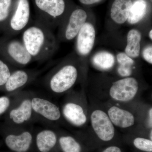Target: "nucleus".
Wrapping results in <instances>:
<instances>
[{
    "mask_svg": "<svg viewBox=\"0 0 152 152\" xmlns=\"http://www.w3.org/2000/svg\"><path fill=\"white\" fill-rule=\"evenodd\" d=\"M21 41L33 61L48 59L58 47L52 29L39 20L30 22L23 31Z\"/></svg>",
    "mask_w": 152,
    "mask_h": 152,
    "instance_id": "f257e3e1",
    "label": "nucleus"
},
{
    "mask_svg": "<svg viewBox=\"0 0 152 152\" xmlns=\"http://www.w3.org/2000/svg\"><path fill=\"white\" fill-rule=\"evenodd\" d=\"M0 58L19 66L27 65L33 61L22 41L8 37L0 39Z\"/></svg>",
    "mask_w": 152,
    "mask_h": 152,
    "instance_id": "f03ea898",
    "label": "nucleus"
},
{
    "mask_svg": "<svg viewBox=\"0 0 152 152\" xmlns=\"http://www.w3.org/2000/svg\"><path fill=\"white\" fill-rule=\"evenodd\" d=\"M30 8L28 0H17L5 30L6 35L10 37L19 34L30 23Z\"/></svg>",
    "mask_w": 152,
    "mask_h": 152,
    "instance_id": "7ed1b4c3",
    "label": "nucleus"
},
{
    "mask_svg": "<svg viewBox=\"0 0 152 152\" xmlns=\"http://www.w3.org/2000/svg\"><path fill=\"white\" fill-rule=\"evenodd\" d=\"M77 77L78 70L75 66L66 64L51 76L49 86L54 92L61 94L70 89L75 83Z\"/></svg>",
    "mask_w": 152,
    "mask_h": 152,
    "instance_id": "20e7f679",
    "label": "nucleus"
},
{
    "mask_svg": "<svg viewBox=\"0 0 152 152\" xmlns=\"http://www.w3.org/2000/svg\"><path fill=\"white\" fill-rule=\"evenodd\" d=\"M35 3L43 15L38 20L51 29L58 24L57 20L65 11L64 0H35Z\"/></svg>",
    "mask_w": 152,
    "mask_h": 152,
    "instance_id": "39448f33",
    "label": "nucleus"
},
{
    "mask_svg": "<svg viewBox=\"0 0 152 152\" xmlns=\"http://www.w3.org/2000/svg\"><path fill=\"white\" fill-rule=\"evenodd\" d=\"M138 89L139 84L137 80L127 77L114 82L109 93L114 100L125 102L132 100Z\"/></svg>",
    "mask_w": 152,
    "mask_h": 152,
    "instance_id": "423d86ee",
    "label": "nucleus"
},
{
    "mask_svg": "<svg viewBox=\"0 0 152 152\" xmlns=\"http://www.w3.org/2000/svg\"><path fill=\"white\" fill-rule=\"evenodd\" d=\"M91 119L93 129L101 140L108 142L113 138L115 128L107 114L101 110H96L92 113Z\"/></svg>",
    "mask_w": 152,
    "mask_h": 152,
    "instance_id": "0eeeda50",
    "label": "nucleus"
},
{
    "mask_svg": "<svg viewBox=\"0 0 152 152\" xmlns=\"http://www.w3.org/2000/svg\"><path fill=\"white\" fill-rule=\"evenodd\" d=\"M87 18L86 11L82 9L75 10L71 13L67 21L64 23L60 37L65 40L73 39L86 23Z\"/></svg>",
    "mask_w": 152,
    "mask_h": 152,
    "instance_id": "6e6552de",
    "label": "nucleus"
},
{
    "mask_svg": "<svg viewBox=\"0 0 152 152\" xmlns=\"http://www.w3.org/2000/svg\"><path fill=\"white\" fill-rule=\"evenodd\" d=\"M76 48L79 55L85 56L92 50L96 38L94 27L89 23H86L77 36Z\"/></svg>",
    "mask_w": 152,
    "mask_h": 152,
    "instance_id": "1a4fd4ad",
    "label": "nucleus"
},
{
    "mask_svg": "<svg viewBox=\"0 0 152 152\" xmlns=\"http://www.w3.org/2000/svg\"><path fill=\"white\" fill-rule=\"evenodd\" d=\"M31 102L32 109L36 113L50 121L59 119L61 112L55 104L47 100L37 97L33 99Z\"/></svg>",
    "mask_w": 152,
    "mask_h": 152,
    "instance_id": "9d476101",
    "label": "nucleus"
},
{
    "mask_svg": "<svg viewBox=\"0 0 152 152\" xmlns=\"http://www.w3.org/2000/svg\"><path fill=\"white\" fill-rule=\"evenodd\" d=\"M32 142V135L28 132H24L18 135L10 134L5 139L7 147L14 152L28 151Z\"/></svg>",
    "mask_w": 152,
    "mask_h": 152,
    "instance_id": "9b49d317",
    "label": "nucleus"
},
{
    "mask_svg": "<svg viewBox=\"0 0 152 152\" xmlns=\"http://www.w3.org/2000/svg\"><path fill=\"white\" fill-rule=\"evenodd\" d=\"M108 115L113 124L118 127L129 128L134 124V117L132 113L116 106L109 109Z\"/></svg>",
    "mask_w": 152,
    "mask_h": 152,
    "instance_id": "f8f14e48",
    "label": "nucleus"
},
{
    "mask_svg": "<svg viewBox=\"0 0 152 152\" xmlns=\"http://www.w3.org/2000/svg\"><path fill=\"white\" fill-rule=\"evenodd\" d=\"M132 4V0H115L111 9L112 20L118 24L125 23L129 18Z\"/></svg>",
    "mask_w": 152,
    "mask_h": 152,
    "instance_id": "ddd939ff",
    "label": "nucleus"
},
{
    "mask_svg": "<svg viewBox=\"0 0 152 152\" xmlns=\"http://www.w3.org/2000/svg\"><path fill=\"white\" fill-rule=\"evenodd\" d=\"M63 114L71 124L77 126H83L86 122V116L81 106L74 103H68L64 106Z\"/></svg>",
    "mask_w": 152,
    "mask_h": 152,
    "instance_id": "4468645a",
    "label": "nucleus"
},
{
    "mask_svg": "<svg viewBox=\"0 0 152 152\" xmlns=\"http://www.w3.org/2000/svg\"><path fill=\"white\" fill-rule=\"evenodd\" d=\"M36 145L40 152H50L56 146V135L50 130H45L38 133L36 137Z\"/></svg>",
    "mask_w": 152,
    "mask_h": 152,
    "instance_id": "2eb2a0df",
    "label": "nucleus"
},
{
    "mask_svg": "<svg viewBox=\"0 0 152 152\" xmlns=\"http://www.w3.org/2000/svg\"><path fill=\"white\" fill-rule=\"evenodd\" d=\"M141 38V34L138 30H131L128 33L125 53L132 58L140 56Z\"/></svg>",
    "mask_w": 152,
    "mask_h": 152,
    "instance_id": "dca6fc26",
    "label": "nucleus"
},
{
    "mask_svg": "<svg viewBox=\"0 0 152 152\" xmlns=\"http://www.w3.org/2000/svg\"><path fill=\"white\" fill-rule=\"evenodd\" d=\"M32 111L31 102L30 100L26 99L22 102L18 107L11 111L10 118L16 124H23L30 119L31 117Z\"/></svg>",
    "mask_w": 152,
    "mask_h": 152,
    "instance_id": "f3484780",
    "label": "nucleus"
},
{
    "mask_svg": "<svg viewBox=\"0 0 152 152\" xmlns=\"http://www.w3.org/2000/svg\"><path fill=\"white\" fill-rule=\"evenodd\" d=\"M30 79V74L26 71L17 70L14 71L5 85L6 89L9 92L15 91L26 84Z\"/></svg>",
    "mask_w": 152,
    "mask_h": 152,
    "instance_id": "a211bd4d",
    "label": "nucleus"
},
{
    "mask_svg": "<svg viewBox=\"0 0 152 152\" xmlns=\"http://www.w3.org/2000/svg\"><path fill=\"white\" fill-rule=\"evenodd\" d=\"M148 4L145 0H136L132 3L127 20L131 24H135L146 14Z\"/></svg>",
    "mask_w": 152,
    "mask_h": 152,
    "instance_id": "6ab92c4d",
    "label": "nucleus"
},
{
    "mask_svg": "<svg viewBox=\"0 0 152 152\" xmlns=\"http://www.w3.org/2000/svg\"><path fill=\"white\" fill-rule=\"evenodd\" d=\"M93 62L97 68L102 70H108L115 64V57L108 52H99L93 57Z\"/></svg>",
    "mask_w": 152,
    "mask_h": 152,
    "instance_id": "aec40b11",
    "label": "nucleus"
},
{
    "mask_svg": "<svg viewBox=\"0 0 152 152\" xmlns=\"http://www.w3.org/2000/svg\"><path fill=\"white\" fill-rule=\"evenodd\" d=\"M117 59L120 65L118 72L120 75L126 77L130 76L132 72V66L134 64L133 59L124 53L118 54Z\"/></svg>",
    "mask_w": 152,
    "mask_h": 152,
    "instance_id": "412c9836",
    "label": "nucleus"
},
{
    "mask_svg": "<svg viewBox=\"0 0 152 152\" xmlns=\"http://www.w3.org/2000/svg\"><path fill=\"white\" fill-rule=\"evenodd\" d=\"M13 0H0V30L4 31L12 10Z\"/></svg>",
    "mask_w": 152,
    "mask_h": 152,
    "instance_id": "4be33fe9",
    "label": "nucleus"
},
{
    "mask_svg": "<svg viewBox=\"0 0 152 152\" xmlns=\"http://www.w3.org/2000/svg\"><path fill=\"white\" fill-rule=\"evenodd\" d=\"M59 142L63 152H81L80 145L71 136H63L60 138Z\"/></svg>",
    "mask_w": 152,
    "mask_h": 152,
    "instance_id": "5701e85b",
    "label": "nucleus"
},
{
    "mask_svg": "<svg viewBox=\"0 0 152 152\" xmlns=\"http://www.w3.org/2000/svg\"><path fill=\"white\" fill-rule=\"evenodd\" d=\"M12 73L7 62L0 58V86H5Z\"/></svg>",
    "mask_w": 152,
    "mask_h": 152,
    "instance_id": "b1692460",
    "label": "nucleus"
},
{
    "mask_svg": "<svg viewBox=\"0 0 152 152\" xmlns=\"http://www.w3.org/2000/svg\"><path fill=\"white\" fill-rule=\"evenodd\" d=\"M134 145L138 149L146 152H152L151 140L142 137H137L133 141Z\"/></svg>",
    "mask_w": 152,
    "mask_h": 152,
    "instance_id": "393cba45",
    "label": "nucleus"
},
{
    "mask_svg": "<svg viewBox=\"0 0 152 152\" xmlns=\"http://www.w3.org/2000/svg\"><path fill=\"white\" fill-rule=\"evenodd\" d=\"M10 104V100L6 96L0 97V115L4 113L8 108Z\"/></svg>",
    "mask_w": 152,
    "mask_h": 152,
    "instance_id": "a878e982",
    "label": "nucleus"
},
{
    "mask_svg": "<svg viewBox=\"0 0 152 152\" xmlns=\"http://www.w3.org/2000/svg\"><path fill=\"white\" fill-rule=\"evenodd\" d=\"M144 59L149 64H152V47L150 46L144 49L142 53Z\"/></svg>",
    "mask_w": 152,
    "mask_h": 152,
    "instance_id": "bb28decb",
    "label": "nucleus"
},
{
    "mask_svg": "<svg viewBox=\"0 0 152 152\" xmlns=\"http://www.w3.org/2000/svg\"><path fill=\"white\" fill-rule=\"evenodd\" d=\"M102 152H122L119 148L115 146L108 147Z\"/></svg>",
    "mask_w": 152,
    "mask_h": 152,
    "instance_id": "cd10ccee",
    "label": "nucleus"
},
{
    "mask_svg": "<svg viewBox=\"0 0 152 152\" xmlns=\"http://www.w3.org/2000/svg\"><path fill=\"white\" fill-rule=\"evenodd\" d=\"M102 0H79L82 4L87 5L93 4L101 1Z\"/></svg>",
    "mask_w": 152,
    "mask_h": 152,
    "instance_id": "c85d7f7f",
    "label": "nucleus"
},
{
    "mask_svg": "<svg viewBox=\"0 0 152 152\" xmlns=\"http://www.w3.org/2000/svg\"><path fill=\"white\" fill-rule=\"evenodd\" d=\"M149 122L150 126L152 127V109H150L149 112Z\"/></svg>",
    "mask_w": 152,
    "mask_h": 152,
    "instance_id": "c756f323",
    "label": "nucleus"
},
{
    "mask_svg": "<svg viewBox=\"0 0 152 152\" xmlns=\"http://www.w3.org/2000/svg\"><path fill=\"white\" fill-rule=\"evenodd\" d=\"M152 30H151V31H150V33H149V37L150 39H151V40L152 39Z\"/></svg>",
    "mask_w": 152,
    "mask_h": 152,
    "instance_id": "7c9ffc66",
    "label": "nucleus"
},
{
    "mask_svg": "<svg viewBox=\"0 0 152 152\" xmlns=\"http://www.w3.org/2000/svg\"><path fill=\"white\" fill-rule=\"evenodd\" d=\"M152 131L151 130V134H150V138H151V140H152Z\"/></svg>",
    "mask_w": 152,
    "mask_h": 152,
    "instance_id": "2f4dec72",
    "label": "nucleus"
}]
</instances>
